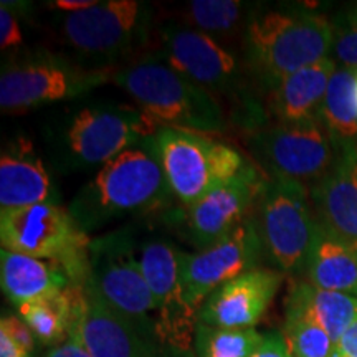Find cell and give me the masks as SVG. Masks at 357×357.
<instances>
[{
	"instance_id": "5bb4252c",
	"label": "cell",
	"mask_w": 357,
	"mask_h": 357,
	"mask_svg": "<svg viewBox=\"0 0 357 357\" xmlns=\"http://www.w3.org/2000/svg\"><path fill=\"white\" fill-rule=\"evenodd\" d=\"M265 250L253 215L208 248L181 252V283L185 301L195 311L218 287L245 271L255 270Z\"/></svg>"
},
{
	"instance_id": "52a82bcc",
	"label": "cell",
	"mask_w": 357,
	"mask_h": 357,
	"mask_svg": "<svg viewBox=\"0 0 357 357\" xmlns=\"http://www.w3.org/2000/svg\"><path fill=\"white\" fill-rule=\"evenodd\" d=\"M56 20L58 33L83 58L82 65L114 70V63L137 55L147 43L153 7L139 0H108Z\"/></svg>"
},
{
	"instance_id": "30bf717a",
	"label": "cell",
	"mask_w": 357,
	"mask_h": 357,
	"mask_svg": "<svg viewBox=\"0 0 357 357\" xmlns=\"http://www.w3.org/2000/svg\"><path fill=\"white\" fill-rule=\"evenodd\" d=\"M113 70L88 68L75 60L35 52L8 61L0 75L3 113L78 100L111 79Z\"/></svg>"
},
{
	"instance_id": "7c38bea8",
	"label": "cell",
	"mask_w": 357,
	"mask_h": 357,
	"mask_svg": "<svg viewBox=\"0 0 357 357\" xmlns=\"http://www.w3.org/2000/svg\"><path fill=\"white\" fill-rule=\"evenodd\" d=\"M252 154L266 177L305 182L319 178L333 166L336 149L319 116L261 126L248 137Z\"/></svg>"
},
{
	"instance_id": "8fae6325",
	"label": "cell",
	"mask_w": 357,
	"mask_h": 357,
	"mask_svg": "<svg viewBox=\"0 0 357 357\" xmlns=\"http://www.w3.org/2000/svg\"><path fill=\"white\" fill-rule=\"evenodd\" d=\"M265 257L280 271L300 273L318 230L305 184L268 177L253 212Z\"/></svg>"
},
{
	"instance_id": "ba28073f",
	"label": "cell",
	"mask_w": 357,
	"mask_h": 357,
	"mask_svg": "<svg viewBox=\"0 0 357 357\" xmlns=\"http://www.w3.org/2000/svg\"><path fill=\"white\" fill-rule=\"evenodd\" d=\"M0 243L7 252L56 261L71 284L88 278V236L58 204L0 211Z\"/></svg>"
},
{
	"instance_id": "836d02e7",
	"label": "cell",
	"mask_w": 357,
	"mask_h": 357,
	"mask_svg": "<svg viewBox=\"0 0 357 357\" xmlns=\"http://www.w3.org/2000/svg\"><path fill=\"white\" fill-rule=\"evenodd\" d=\"M336 352L346 357H357V319L346 329L339 339Z\"/></svg>"
},
{
	"instance_id": "d6986e66",
	"label": "cell",
	"mask_w": 357,
	"mask_h": 357,
	"mask_svg": "<svg viewBox=\"0 0 357 357\" xmlns=\"http://www.w3.org/2000/svg\"><path fill=\"white\" fill-rule=\"evenodd\" d=\"M56 187L32 142L17 137L0 155V211L58 204Z\"/></svg>"
},
{
	"instance_id": "f1b7e54d",
	"label": "cell",
	"mask_w": 357,
	"mask_h": 357,
	"mask_svg": "<svg viewBox=\"0 0 357 357\" xmlns=\"http://www.w3.org/2000/svg\"><path fill=\"white\" fill-rule=\"evenodd\" d=\"M334 47L337 60L344 68L357 70V6L339 13L333 24Z\"/></svg>"
},
{
	"instance_id": "f546056e",
	"label": "cell",
	"mask_w": 357,
	"mask_h": 357,
	"mask_svg": "<svg viewBox=\"0 0 357 357\" xmlns=\"http://www.w3.org/2000/svg\"><path fill=\"white\" fill-rule=\"evenodd\" d=\"M0 329L6 331L8 336H10L13 341L19 344L22 349H24L26 354L32 356L35 347H37V337L32 329L29 328V324L25 323L24 319L19 318V316H2V321H0Z\"/></svg>"
},
{
	"instance_id": "cb8c5ba5",
	"label": "cell",
	"mask_w": 357,
	"mask_h": 357,
	"mask_svg": "<svg viewBox=\"0 0 357 357\" xmlns=\"http://www.w3.org/2000/svg\"><path fill=\"white\" fill-rule=\"evenodd\" d=\"M258 3L240 0H192L182 12L185 26L211 35L212 38L230 37L247 32L250 22L260 10Z\"/></svg>"
},
{
	"instance_id": "1f68e13d",
	"label": "cell",
	"mask_w": 357,
	"mask_h": 357,
	"mask_svg": "<svg viewBox=\"0 0 357 357\" xmlns=\"http://www.w3.org/2000/svg\"><path fill=\"white\" fill-rule=\"evenodd\" d=\"M252 357H293V356L289 354L283 334L268 333L265 334V339H263L261 346L258 347L257 352Z\"/></svg>"
},
{
	"instance_id": "4fadbf2b",
	"label": "cell",
	"mask_w": 357,
	"mask_h": 357,
	"mask_svg": "<svg viewBox=\"0 0 357 357\" xmlns=\"http://www.w3.org/2000/svg\"><path fill=\"white\" fill-rule=\"evenodd\" d=\"M139 263L155 301V341L162 354L190 356L199 312L185 301L181 283V250L167 242H147Z\"/></svg>"
},
{
	"instance_id": "83f0119b",
	"label": "cell",
	"mask_w": 357,
	"mask_h": 357,
	"mask_svg": "<svg viewBox=\"0 0 357 357\" xmlns=\"http://www.w3.org/2000/svg\"><path fill=\"white\" fill-rule=\"evenodd\" d=\"M284 341L293 357H334L336 344L321 326L305 312L287 307Z\"/></svg>"
},
{
	"instance_id": "e0dca14e",
	"label": "cell",
	"mask_w": 357,
	"mask_h": 357,
	"mask_svg": "<svg viewBox=\"0 0 357 357\" xmlns=\"http://www.w3.org/2000/svg\"><path fill=\"white\" fill-rule=\"evenodd\" d=\"M283 283V273L268 268L245 271L218 287L199 311V323L225 329H253Z\"/></svg>"
},
{
	"instance_id": "e575fe53",
	"label": "cell",
	"mask_w": 357,
	"mask_h": 357,
	"mask_svg": "<svg viewBox=\"0 0 357 357\" xmlns=\"http://www.w3.org/2000/svg\"><path fill=\"white\" fill-rule=\"evenodd\" d=\"M101 0H55V2L47 3L48 8H55V10L66 12V13H77L88 10V8L95 7Z\"/></svg>"
},
{
	"instance_id": "d6a6232c",
	"label": "cell",
	"mask_w": 357,
	"mask_h": 357,
	"mask_svg": "<svg viewBox=\"0 0 357 357\" xmlns=\"http://www.w3.org/2000/svg\"><path fill=\"white\" fill-rule=\"evenodd\" d=\"M45 357H91L89 352L84 349V346L78 341L73 334H68L61 344L53 347Z\"/></svg>"
},
{
	"instance_id": "277c9868",
	"label": "cell",
	"mask_w": 357,
	"mask_h": 357,
	"mask_svg": "<svg viewBox=\"0 0 357 357\" xmlns=\"http://www.w3.org/2000/svg\"><path fill=\"white\" fill-rule=\"evenodd\" d=\"M333 24L303 8H260L243 35V52L258 83L275 88L281 79L328 58Z\"/></svg>"
},
{
	"instance_id": "5b68a950",
	"label": "cell",
	"mask_w": 357,
	"mask_h": 357,
	"mask_svg": "<svg viewBox=\"0 0 357 357\" xmlns=\"http://www.w3.org/2000/svg\"><path fill=\"white\" fill-rule=\"evenodd\" d=\"M171 195L158 160L144 147L136 146L105 164L79 189L68 212L88 235L123 215L164 207Z\"/></svg>"
},
{
	"instance_id": "7a4b0ae2",
	"label": "cell",
	"mask_w": 357,
	"mask_h": 357,
	"mask_svg": "<svg viewBox=\"0 0 357 357\" xmlns=\"http://www.w3.org/2000/svg\"><path fill=\"white\" fill-rule=\"evenodd\" d=\"M159 37L162 43L159 53L174 70L211 93L243 128L255 131L263 126L265 114L260 100L253 95L255 77L247 61L242 63L211 35L182 24L164 25Z\"/></svg>"
},
{
	"instance_id": "9c48e42d",
	"label": "cell",
	"mask_w": 357,
	"mask_h": 357,
	"mask_svg": "<svg viewBox=\"0 0 357 357\" xmlns=\"http://www.w3.org/2000/svg\"><path fill=\"white\" fill-rule=\"evenodd\" d=\"M88 280L102 300L159 347L155 341V301L142 273L139 252L136 253L128 230L89 240Z\"/></svg>"
},
{
	"instance_id": "8d00e7d4",
	"label": "cell",
	"mask_w": 357,
	"mask_h": 357,
	"mask_svg": "<svg viewBox=\"0 0 357 357\" xmlns=\"http://www.w3.org/2000/svg\"><path fill=\"white\" fill-rule=\"evenodd\" d=\"M356 105H357V73H356Z\"/></svg>"
},
{
	"instance_id": "d590c367",
	"label": "cell",
	"mask_w": 357,
	"mask_h": 357,
	"mask_svg": "<svg viewBox=\"0 0 357 357\" xmlns=\"http://www.w3.org/2000/svg\"><path fill=\"white\" fill-rule=\"evenodd\" d=\"M0 357H32L22 349L6 331L0 329Z\"/></svg>"
},
{
	"instance_id": "ac0fdd59",
	"label": "cell",
	"mask_w": 357,
	"mask_h": 357,
	"mask_svg": "<svg viewBox=\"0 0 357 357\" xmlns=\"http://www.w3.org/2000/svg\"><path fill=\"white\" fill-rule=\"evenodd\" d=\"M333 166L311 189L318 222L329 234L357 245V144H334Z\"/></svg>"
},
{
	"instance_id": "7402d4cb",
	"label": "cell",
	"mask_w": 357,
	"mask_h": 357,
	"mask_svg": "<svg viewBox=\"0 0 357 357\" xmlns=\"http://www.w3.org/2000/svg\"><path fill=\"white\" fill-rule=\"evenodd\" d=\"M336 70V61L326 58L281 79L271 88V109L275 118L281 123H293L318 114L314 111H319Z\"/></svg>"
},
{
	"instance_id": "6da1fadb",
	"label": "cell",
	"mask_w": 357,
	"mask_h": 357,
	"mask_svg": "<svg viewBox=\"0 0 357 357\" xmlns=\"http://www.w3.org/2000/svg\"><path fill=\"white\" fill-rule=\"evenodd\" d=\"M159 126L141 108L91 101L56 111L43 126L53 167L61 174L91 171L141 146Z\"/></svg>"
},
{
	"instance_id": "8992f818",
	"label": "cell",
	"mask_w": 357,
	"mask_h": 357,
	"mask_svg": "<svg viewBox=\"0 0 357 357\" xmlns=\"http://www.w3.org/2000/svg\"><path fill=\"white\" fill-rule=\"evenodd\" d=\"M141 146L154 155L172 195L187 207L230 182L248 164L225 142L184 129L159 128Z\"/></svg>"
},
{
	"instance_id": "4dcf8cb0",
	"label": "cell",
	"mask_w": 357,
	"mask_h": 357,
	"mask_svg": "<svg viewBox=\"0 0 357 357\" xmlns=\"http://www.w3.org/2000/svg\"><path fill=\"white\" fill-rule=\"evenodd\" d=\"M24 42V35H22L19 20L13 13V8L8 6V2H2L0 7V48L7 50V48L19 47Z\"/></svg>"
},
{
	"instance_id": "4316f807",
	"label": "cell",
	"mask_w": 357,
	"mask_h": 357,
	"mask_svg": "<svg viewBox=\"0 0 357 357\" xmlns=\"http://www.w3.org/2000/svg\"><path fill=\"white\" fill-rule=\"evenodd\" d=\"M263 339L265 334L257 329H225L199 323L195 351L199 357H252Z\"/></svg>"
},
{
	"instance_id": "3957f363",
	"label": "cell",
	"mask_w": 357,
	"mask_h": 357,
	"mask_svg": "<svg viewBox=\"0 0 357 357\" xmlns=\"http://www.w3.org/2000/svg\"><path fill=\"white\" fill-rule=\"evenodd\" d=\"M111 79L136 100L159 128L218 134L229 126L211 93L174 70L159 52L139 55L113 70Z\"/></svg>"
},
{
	"instance_id": "2e32d148",
	"label": "cell",
	"mask_w": 357,
	"mask_h": 357,
	"mask_svg": "<svg viewBox=\"0 0 357 357\" xmlns=\"http://www.w3.org/2000/svg\"><path fill=\"white\" fill-rule=\"evenodd\" d=\"M266 178L247 164L235 178L187 207L185 229L197 252L217 243L253 215Z\"/></svg>"
},
{
	"instance_id": "603a6c76",
	"label": "cell",
	"mask_w": 357,
	"mask_h": 357,
	"mask_svg": "<svg viewBox=\"0 0 357 357\" xmlns=\"http://www.w3.org/2000/svg\"><path fill=\"white\" fill-rule=\"evenodd\" d=\"M287 307L305 312L314 319L337 346L339 339L357 319V298L352 294L326 291L307 281H298L289 289Z\"/></svg>"
},
{
	"instance_id": "484cf974",
	"label": "cell",
	"mask_w": 357,
	"mask_h": 357,
	"mask_svg": "<svg viewBox=\"0 0 357 357\" xmlns=\"http://www.w3.org/2000/svg\"><path fill=\"white\" fill-rule=\"evenodd\" d=\"M20 318L29 324L38 342L45 346H58L68 337L71 318L70 289L53 293L50 296L25 303L19 307Z\"/></svg>"
},
{
	"instance_id": "ffe728a7",
	"label": "cell",
	"mask_w": 357,
	"mask_h": 357,
	"mask_svg": "<svg viewBox=\"0 0 357 357\" xmlns=\"http://www.w3.org/2000/svg\"><path fill=\"white\" fill-rule=\"evenodd\" d=\"M0 281L6 296L19 307L25 303L63 291L71 284L65 268L56 261L0 252Z\"/></svg>"
},
{
	"instance_id": "d4e9b609",
	"label": "cell",
	"mask_w": 357,
	"mask_h": 357,
	"mask_svg": "<svg viewBox=\"0 0 357 357\" xmlns=\"http://www.w3.org/2000/svg\"><path fill=\"white\" fill-rule=\"evenodd\" d=\"M356 73L357 70H336L319 106L318 116L334 144L354 142L357 136Z\"/></svg>"
},
{
	"instance_id": "9a60e30c",
	"label": "cell",
	"mask_w": 357,
	"mask_h": 357,
	"mask_svg": "<svg viewBox=\"0 0 357 357\" xmlns=\"http://www.w3.org/2000/svg\"><path fill=\"white\" fill-rule=\"evenodd\" d=\"M73 334L91 357H160L162 352L136 326L102 300L91 281L70 284Z\"/></svg>"
},
{
	"instance_id": "44dd1931",
	"label": "cell",
	"mask_w": 357,
	"mask_h": 357,
	"mask_svg": "<svg viewBox=\"0 0 357 357\" xmlns=\"http://www.w3.org/2000/svg\"><path fill=\"white\" fill-rule=\"evenodd\" d=\"M303 273L312 287L357 298V245L331 235L319 223Z\"/></svg>"
},
{
	"instance_id": "74e56055",
	"label": "cell",
	"mask_w": 357,
	"mask_h": 357,
	"mask_svg": "<svg viewBox=\"0 0 357 357\" xmlns=\"http://www.w3.org/2000/svg\"><path fill=\"white\" fill-rule=\"evenodd\" d=\"M334 357H346V356H341V354H337V352H336V356H334Z\"/></svg>"
}]
</instances>
